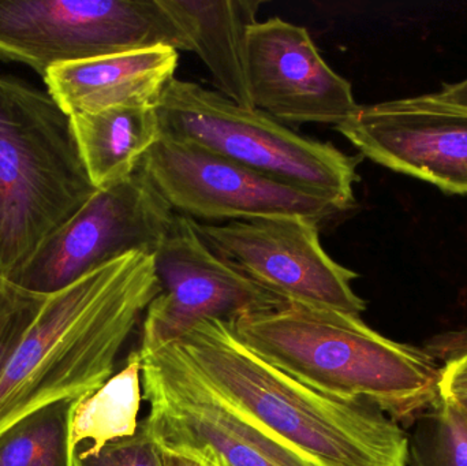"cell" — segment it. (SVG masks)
<instances>
[{"label":"cell","mask_w":467,"mask_h":466,"mask_svg":"<svg viewBox=\"0 0 467 466\" xmlns=\"http://www.w3.org/2000/svg\"><path fill=\"white\" fill-rule=\"evenodd\" d=\"M202 382L313 466H408V432L364 399L316 390L247 350L223 320L174 342Z\"/></svg>","instance_id":"1"},{"label":"cell","mask_w":467,"mask_h":466,"mask_svg":"<svg viewBox=\"0 0 467 466\" xmlns=\"http://www.w3.org/2000/svg\"><path fill=\"white\" fill-rule=\"evenodd\" d=\"M159 292L152 254L134 252L48 295L0 379V434L46 405L99 390Z\"/></svg>","instance_id":"2"},{"label":"cell","mask_w":467,"mask_h":466,"mask_svg":"<svg viewBox=\"0 0 467 466\" xmlns=\"http://www.w3.org/2000/svg\"><path fill=\"white\" fill-rule=\"evenodd\" d=\"M269 366L342 399H364L411 426L441 399L443 366L424 347L392 341L357 315L285 303L229 323Z\"/></svg>","instance_id":"3"},{"label":"cell","mask_w":467,"mask_h":466,"mask_svg":"<svg viewBox=\"0 0 467 466\" xmlns=\"http://www.w3.org/2000/svg\"><path fill=\"white\" fill-rule=\"evenodd\" d=\"M96 191L70 115L48 92L0 76V276L11 281Z\"/></svg>","instance_id":"4"},{"label":"cell","mask_w":467,"mask_h":466,"mask_svg":"<svg viewBox=\"0 0 467 466\" xmlns=\"http://www.w3.org/2000/svg\"><path fill=\"white\" fill-rule=\"evenodd\" d=\"M161 136L192 142L266 177L337 202L356 204L359 159L307 139L255 109L238 106L196 82L172 78L155 106Z\"/></svg>","instance_id":"5"},{"label":"cell","mask_w":467,"mask_h":466,"mask_svg":"<svg viewBox=\"0 0 467 466\" xmlns=\"http://www.w3.org/2000/svg\"><path fill=\"white\" fill-rule=\"evenodd\" d=\"M191 51L161 0H0V59L40 76L137 49Z\"/></svg>","instance_id":"6"},{"label":"cell","mask_w":467,"mask_h":466,"mask_svg":"<svg viewBox=\"0 0 467 466\" xmlns=\"http://www.w3.org/2000/svg\"><path fill=\"white\" fill-rule=\"evenodd\" d=\"M141 357L144 420L161 450L207 466H313L216 396L177 345Z\"/></svg>","instance_id":"7"},{"label":"cell","mask_w":467,"mask_h":466,"mask_svg":"<svg viewBox=\"0 0 467 466\" xmlns=\"http://www.w3.org/2000/svg\"><path fill=\"white\" fill-rule=\"evenodd\" d=\"M174 216L139 169L122 182L98 189L38 246L11 282L27 292L54 295L126 254H155Z\"/></svg>","instance_id":"8"},{"label":"cell","mask_w":467,"mask_h":466,"mask_svg":"<svg viewBox=\"0 0 467 466\" xmlns=\"http://www.w3.org/2000/svg\"><path fill=\"white\" fill-rule=\"evenodd\" d=\"M175 212L194 221L301 218L323 223L345 212L327 197L161 136L139 167Z\"/></svg>","instance_id":"9"},{"label":"cell","mask_w":467,"mask_h":466,"mask_svg":"<svg viewBox=\"0 0 467 466\" xmlns=\"http://www.w3.org/2000/svg\"><path fill=\"white\" fill-rule=\"evenodd\" d=\"M152 256L161 292L145 311L141 356L180 341L204 320L230 323L285 304L219 256L182 213L175 212Z\"/></svg>","instance_id":"10"},{"label":"cell","mask_w":467,"mask_h":466,"mask_svg":"<svg viewBox=\"0 0 467 466\" xmlns=\"http://www.w3.org/2000/svg\"><path fill=\"white\" fill-rule=\"evenodd\" d=\"M196 224L219 256L285 303L357 316L367 309L351 286L358 275L324 251L316 222L272 218Z\"/></svg>","instance_id":"11"},{"label":"cell","mask_w":467,"mask_h":466,"mask_svg":"<svg viewBox=\"0 0 467 466\" xmlns=\"http://www.w3.org/2000/svg\"><path fill=\"white\" fill-rule=\"evenodd\" d=\"M362 155L387 169L467 194V112L430 96L359 106L335 126Z\"/></svg>","instance_id":"12"},{"label":"cell","mask_w":467,"mask_h":466,"mask_svg":"<svg viewBox=\"0 0 467 466\" xmlns=\"http://www.w3.org/2000/svg\"><path fill=\"white\" fill-rule=\"evenodd\" d=\"M247 78L254 109L282 123L337 126L359 107L350 82L329 67L307 30L279 16L250 27Z\"/></svg>","instance_id":"13"},{"label":"cell","mask_w":467,"mask_h":466,"mask_svg":"<svg viewBox=\"0 0 467 466\" xmlns=\"http://www.w3.org/2000/svg\"><path fill=\"white\" fill-rule=\"evenodd\" d=\"M178 60L177 49L155 47L57 66L43 78L47 92L70 117L115 107H155L175 78Z\"/></svg>","instance_id":"14"},{"label":"cell","mask_w":467,"mask_h":466,"mask_svg":"<svg viewBox=\"0 0 467 466\" xmlns=\"http://www.w3.org/2000/svg\"><path fill=\"white\" fill-rule=\"evenodd\" d=\"M202 57L219 93L254 109L247 78V36L263 0H161Z\"/></svg>","instance_id":"15"},{"label":"cell","mask_w":467,"mask_h":466,"mask_svg":"<svg viewBox=\"0 0 467 466\" xmlns=\"http://www.w3.org/2000/svg\"><path fill=\"white\" fill-rule=\"evenodd\" d=\"M70 118L79 155L96 189L136 174L161 137L155 107H115Z\"/></svg>","instance_id":"16"},{"label":"cell","mask_w":467,"mask_h":466,"mask_svg":"<svg viewBox=\"0 0 467 466\" xmlns=\"http://www.w3.org/2000/svg\"><path fill=\"white\" fill-rule=\"evenodd\" d=\"M141 369V353L131 352L122 371L76 402L70 429L74 454L77 450L98 453L109 443L136 435L142 399Z\"/></svg>","instance_id":"17"},{"label":"cell","mask_w":467,"mask_h":466,"mask_svg":"<svg viewBox=\"0 0 467 466\" xmlns=\"http://www.w3.org/2000/svg\"><path fill=\"white\" fill-rule=\"evenodd\" d=\"M78 399H62L19 419L0 434V466H76L71 419Z\"/></svg>","instance_id":"18"},{"label":"cell","mask_w":467,"mask_h":466,"mask_svg":"<svg viewBox=\"0 0 467 466\" xmlns=\"http://www.w3.org/2000/svg\"><path fill=\"white\" fill-rule=\"evenodd\" d=\"M408 466H467V426L443 397L414 423Z\"/></svg>","instance_id":"19"},{"label":"cell","mask_w":467,"mask_h":466,"mask_svg":"<svg viewBox=\"0 0 467 466\" xmlns=\"http://www.w3.org/2000/svg\"><path fill=\"white\" fill-rule=\"evenodd\" d=\"M47 298L0 276V379Z\"/></svg>","instance_id":"20"},{"label":"cell","mask_w":467,"mask_h":466,"mask_svg":"<svg viewBox=\"0 0 467 466\" xmlns=\"http://www.w3.org/2000/svg\"><path fill=\"white\" fill-rule=\"evenodd\" d=\"M76 466H164L163 454L153 440L145 420L140 421L136 435L115 440L98 453L77 450Z\"/></svg>","instance_id":"21"},{"label":"cell","mask_w":467,"mask_h":466,"mask_svg":"<svg viewBox=\"0 0 467 466\" xmlns=\"http://www.w3.org/2000/svg\"><path fill=\"white\" fill-rule=\"evenodd\" d=\"M424 349L443 364L462 358L467 360V328L433 337Z\"/></svg>","instance_id":"22"},{"label":"cell","mask_w":467,"mask_h":466,"mask_svg":"<svg viewBox=\"0 0 467 466\" xmlns=\"http://www.w3.org/2000/svg\"><path fill=\"white\" fill-rule=\"evenodd\" d=\"M441 394V397L467 399V360L465 358L443 364Z\"/></svg>","instance_id":"23"},{"label":"cell","mask_w":467,"mask_h":466,"mask_svg":"<svg viewBox=\"0 0 467 466\" xmlns=\"http://www.w3.org/2000/svg\"><path fill=\"white\" fill-rule=\"evenodd\" d=\"M428 96L436 103L467 112V78L457 84L444 85L443 89Z\"/></svg>","instance_id":"24"},{"label":"cell","mask_w":467,"mask_h":466,"mask_svg":"<svg viewBox=\"0 0 467 466\" xmlns=\"http://www.w3.org/2000/svg\"><path fill=\"white\" fill-rule=\"evenodd\" d=\"M443 399H447L455 408V410L460 413L467 426V399H463V397H443Z\"/></svg>","instance_id":"25"}]
</instances>
